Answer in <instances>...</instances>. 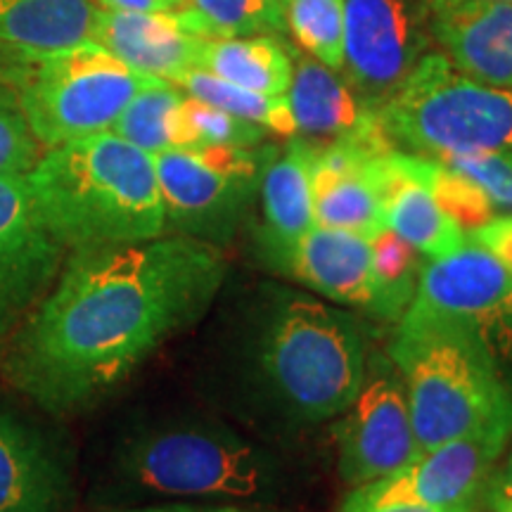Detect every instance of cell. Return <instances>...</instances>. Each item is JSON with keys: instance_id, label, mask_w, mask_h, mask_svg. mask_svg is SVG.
<instances>
[{"instance_id": "cell-38", "label": "cell", "mask_w": 512, "mask_h": 512, "mask_svg": "<svg viewBox=\"0 0 512 512\" xmlns=\"http://www.w3.org/2000/svg\"><path fill=\"white\" fill-rule=\"evenodd\" d=\"M489 3H512V0H489Z\"/></svg>"}, {"instance_id": "cell-5", "label": "cell", "mask_w": 512, "mask_h": 512, "mask_svg": "<svg viewBox=\"0 0 512 512\" xmlns=\"http://www.w3.org/2000/svg\"><path fill=\"white\" fill-rule=\"evenodd\" d=\"M387 356L406 387L420 451L489 427H512V399L470 339L408 306Z\"/></svg>"}, {"instance_id": "cell-20", "label": "cell", "mask_w": 512, "mask_h": 512, "mask_svg": "<svg viewBox=\"0 0 512 512\" xmlns=\"http://www.w3.org/2000/svg\"><path fill=\"white\" fill-rule=\"evenodd\" d=\"M287 102L297 126V136L309 140H337L370 131L380 121L377 114L351 91L335 69L313 57L294 62Z\"/></svg>"}, {"instance_id": "cell-18", "label": "cell", "mask_w": 512, "mask_h": 512, "mask_svg": "<svg viewBox=\"0 0 512 512\" xmlns=\"http://www.w3.org/2000/svg\"><path fill=\"white\" fill-rule=\"evenodd\" d=\"M69 472L36 427L0 406V512H60Z\"/></svg>"}, {"instance_id": "cell-32", "label": "cell", "mask_w": 512, "mask_h": 512, "mask_svg": "<svg viewBox=\"0 0 512 512\" xmlns=\"http://www.w3.org/2000/svg\"><path fill=\"white\" fill-rule=\"evenodd\" d=\"M465 176L496 209V214H512V159L484 152H453V155L430 157Z\"/></svg>"}, {"instance_id": "cell-24", "label": "cell", "mask_w": 512, "mask_h": 512, "mask_svg": "<svg viewBox=\"0 0 512 512\" xmlns=\"http://www.w3.org/2000/svg\"><path fill=\"white\" fill-rule=\"evenodd\" d=\"M185 93L169 81L147 86L126 105L112 133L140 147L147 155L195 147L183 117Z\"/></svg>"}, {"instance_id": "cell-34", "label": "cell", "mask_w": 512, "mask_h": 512, "mask_svg": "<svg viewBox=\"0 0 512 512\" xmlns=\"http://www.w3.org/2000/svg\"><path fill=\"white\" fill-rule=\"evenodd\" d=\"M482 501L486 508H496V505L512 503V448L505 458V463L491 472L489 482H486V489L482 494Z\"/></svg>"}, {"instance_id": "cell-2", "label": "cell", "mask_w": 512, "mask_h": 512, "mask_svg": "<svg viewBox=\"0 0 512 512\" xmlns=\"http://www.w3.org/2000/svg\"><path fill=\"white\" fill-rule=\"evenodd\" d=\"M245 406L266 425L313 427L354 403L366 377L361 323L306 292L261 285L238 342Z\"/></svg>"}, {"instance_id": "cell-23", "label": "cell", "mask_w": 512, "mask_h": 512, "mask_svg": "<svg viewBox=\"0 0 512 512\" xmlns=\"http://www.w3.org/2000/svg\"><path fill=\"white\" fill-rule=\"evenodd\" d=\"M204 72L264 95H287L294 62L283 43L271 36L209 38L200 64Z\"/></svg>"}, {"instance_id": "cell-11", "label": "cell", "mask_w": 512, "mask_h": 512, "mask_svg": "<svg viewBox=\"0 0 512 512\" xmlns=\"http://www.w3.org/2000/svg\"><path fill=\"white\" fill-rule=\"evenodd\" d=\"M512 439V427H489L446 441L403 465L392 475L356 486L342 512H366L387 505H425V508L472 512L498 458Z\"/></svg>"}, {"instance_id": "cell-37", "label": "cell", "mask_w": 512, "mask_h": 512, "mask_svg": "<svg viewBox=\"0 0 512 512\" xmlns=\"http://www.w3.org/2000/svg\"><path fill=\"white\" fill-rule=\"evenodd\" d=\"M366 512H451V510L425 508V505H387V508H375V510H366Z\"/></svg>"}, {"instance_id": "cell-35", "label": "cell", "mask_w": 512, "mask_h": 512, "mask_svg": "<svg viewBox=\"0 0 512 512\" xmlns=\"http://www.w3.org/2000/svg\"><path fill=\"white\" fill-rule=\"evenodd\" d=\"M117 512H256L249 508H240L233 503H190V501H166V503H150L136 505Z\"/></svg>"}, {"instance_id": "cell-9", "label": "cell", "mask_w": 512, "mask_h": 512, "mask_svg": "<svg viewBox=\"0 0 512 512\" xmlns=\"http://www.w3.org/2000/svg\"><path fill=\"white\" fill-rule=\"evenodd\" d=\"M411 306L470 339L512 399V275L496 256L467 238L427 261Z\"/></svg>"}, {"instance_id": "cell-10", "label": "cell", "mask_w": 512, "mask_h": 512, "mask_svg": "<svg viewBox=\"0 0 512 512\" xmlns=\"http://www.w3.org/2000/svg\"><path fill=\"white\" fill-rule=\"evenodd\" d=\"M432 41V0H344V81L375 114Z\"/></svg>"}, {"instance_id": "cell-4", "label": "cell", "mask_w": 512, "mask_h": 512, "mask_svg": "<svg viewBox=\"0 0 512 512\" xmlns=\"http://www.w3.org/2000/svg\"><path fill=\"white\" fill-rule=\"evenodd\" d=\"M121 489L140 498L207 503L273 501L285 463L266 444L219 420H171L124 439L114 456Z\"/></svg>"}, {"instance_id": "cell-30", "label": "cell", "mask_w": 512, "mask_h": 512, "mask_svg": "<svg viewBox=\"0 0 512 512\" xmlns=\"http://www.w3.org/2000/svg\"><path fill=\"white\" fill-rule=\"evenodd\" d=\"M183 117L195 145H226V147H259L268 136L266 128L252 124L233 114L211 107L185 95Z\"/></svg>"}, {"instance_id": "cell-21", "label": "cell", "mask_w": 512, "mask_h": 512, "mask_svg": "<svg viewBox=\"0 0 512 512\" xmlns=\"http://www.w3.org/2000/svg\"><path fill=\"white\" fill-rule=\"evenodd\" d=\"M392 152L394 147L354 169L337 171V174L311 169L316 226L347 230L368 240L382 233L387 228L384 202H387L389 176H392L389 171Z\"/></svg>"}, {"instance_id": "cell-31", "label": "cell", "mask_w": 512, "mask_h": 512, "mask_svg": "<svg viewBox=\"0 0 512 512\" xmlns=\"http://www.w3.org/2000/svg\"><path fill=\"white\" fill-rule=\"evenodd\" d=\"M41 150L15 91L0 81V176H29Z\"/></svg>"}, {"instance_id": "cell-8", "label": "cell", "mask_w": 512, "mask_h": 512, "mask_svg": "<svg viewBox=\"0 0 512 512\" xmlns=\"http://www.w3.org/2000/svg\"><path fill=\"white\" fill-rule=\"evenodd\" d=\"M268 152L271 145H195L152 157L166 233L228 245L252 207Z\"/></svg>"}, {"instance_id": "cell-27", "label": "cell", "mask_w": 512, "mask_h": 512, "mask_svg": "<svg viewBox=\"0 0 512 512\" xmlns=\"http://www.w3.org/2000/svg\"><path fill=\"white\" fill-rule=\"evenodd\" d=\"M183 15L204 38L285 34L283 0H185Z\"/></svg>"}, {"instance_id": "cell-40", "label": "cell", "mask_w": 512, "mask_h": 512, "mask_svg": "<svg viewBox=\"0 0 512 512\" xmlns=\"http://www.w3.org/2000/svg\"><path fill=\"white\" fill-rule=\"evenodd\" d=\"M283 3H285V0H283Z\"/></svg>"}, {"instance_id": "cell-13", "label": "cell", "mask_w": 512, "mask_h": 512, "mask_svg": "<svg viewBox=\"0 0 512 512\" xmlns=\"http://www.w3.org/2000/svg\"><path fill=\"white\" fill-rule=\"evenodd\" d=\"M64 252L38 216L27 176H0V339L46 297Z\"/></svg>"}, {"instance_id": "cell-16", "label": "cell", "mask_w": 512, "mask_h": 512, "mask_svg": "<svg viewBox=\"0 0 512 512\" xmlns=\"http://www.w3.org/2000/svg\"><path fill=\"white\" fill-rule=\"evenodd\" d=\"M316 143L292 136L285 147H271L261 171L259 197V252L271 271L280 266L285 254L316 226L313 219L311 169Z\"/></svg>"}, {"instance_id": "cell-26", "label": "cell", "mask_w": 512, "mask_h": 512, "mask_svg": "<svg viewBox=\"0 0 512 512\" xmlns=\"http://www.w3.org/2000/svg\"><path fill=\"white\" fill-rule=\"evenodd\" d=\"M370 245H373V302L368 313L399 323L413 304L427 259L389 228L370 238Z\"/></svg>"}, {"instance_id": "cell-28", "label": "cell", "mask_w": 512, "mask_h": 512, "mask_svg": "<svg viewBox=\"0 0 512 512\" xmlns=\"http://www.w3.org/2000/svg\"><path fill=\"white\" fill-rule=\"evenodd\" d=\"M287 29L325 67L342 72L344 0H285Z\"/></svg>"}, {"instance_id": "cell-39", "label": "cell", "mask_w": 512, "mask_h": 512, "mask_svg": "<svg viewBox=\"0 0 512 512\" xmlns=\"http://www.w3.org/2000/svg\"><path fill=\"white\" fill-rule=\"evenodd\" d=\"M475 512H479V510H475Z\"/></svg>"}, {"instance_id": "cell-14", "label": "cell", "mask_w": 512, "mask_h": 512, "mask_svg": "<svg viewBox=\"0 0 512 512\" xmlns=\"http://www.w3.org/2000/svg\"><path fill=\"white\" fill-rule=\"evenodd\" d=\"M204 38L192 29L183 10L169 12H98L93 43L131 67L133 72L176 83L200 64Z\"/></svg>"}, {"instance_id": "cell-17", "label": "cell", "mask_w": 512, "mask_h": 512, "mask_svg": "<svg viewBox=\"0 0 512 512\" xmlns=\"http://www.w3.org/2000/svg\"><path fill=\"white\" fill-rule=\"evenodd\" d=\"M275 273L335 304L368 311L373 302V245L347 230L313 226L285 254Z\"/></svg>"}, {"instance_id": "cell-12", "label": "cell", "mask_w": 512, "mask_h": 512, "mask_svg": "<svg viewBox=\"0 0 512 512\" xmlns=\"http://www.w3.org/2000/svg\"><path fill=\"white\" fill-rule=\"evenodd\" d=\"M339 418V475L354 489L392 475L422 453L406 387L387 354L368 358L361 389Z\"/></svg>"}, {"instance_id": "cell-36", "label": "cell", "mask_w": 512, "mask_h": 512, "mask_svg": "<svg viewBox=\"0 0 512 512\" xmlns=\"http://www.w3.org/2000/svg\"><path fill=\"white\" fill-rule=\"evenodd\" d=\"M98 5L117 12H169L183 8L185 0H98Z\"/></svg>"}, {"instance_id": "cell-1", "label": "cell", "mask_w": 512, "mask_h": 512, "mask_svg": "<svg viewBox=\"0 0 512 512\" xmlns=\"http://www.w3.org/2000/svg\"><path fill=\"white\" fill-rule=\"evenodd\" d=\"M226 275L221 247L183 235L72 252L10 335L5 375L50 413L88 406L192 328Z\"/></svg>"}, {"instance_id": "cell-6", "label": "cell", "mask_w": 512, "mask_h": 512, "mask_svg": "<svg viewBox=\"0 0 512 512\" xmlns=\"http://www.w3.org/2000/svg\"><path fill=\"white\" fill-rule=\"evenodd\" d=\"M0 81L15 91L43 150L112 131L140 91L162 79L133 72L88 41L55 53H0Z\"/></svg>"}, {"instance_id": "cell-22", "label": "cell", "mask_w": 512, "mask_h": 512, "mask_svg": "<svg viewBox=\"0 0 512 512\" xmlns=\"http://www.w3.org/2000/svg\"><path fill=\"white\" fill-rule=\"evenodd\" d=\"M98 0H0V53H55L93 41Z\"/></svg>"}, {"instance_id": "cell-33", "label": "cell", "mask_w": 512, "mask_h": 512, "mask_svg": "<svg viewBox=\"0 0 512 512\" xmlns=\"http://www.w3.org/2000/svg\"><path fill=\"white\" fill-rule=\"evenodd\" d=\"M475 245L484 247L491 256L501 261L505 271L512 275V214H498L484 226L467 233Z\"/></svg>"}, {"instance_id": "cell-7", "label": "cell", "mask_w": 512, "mask_h": 512, "mask_svg": "<svg viewBox=\"0 0 512 512\" xmlns=\"http://www.w3.org/2000/svg\"><path fill=\"white\" fill-rule=\"evenodd\" d=\"M396 150L418 157L484 152L512 159V88L467 79L430 50L377 110Z\"/></svg>"}, {"instance_id": "cell-25", "label": "cell", "mask_w": 512, "mask_h": 512, "mask_svg": "<svg viewBox=\"0 0 512 512\" xmlns=\"http://www.w3.org/2000/svg\"><path fill=\"white\" fill-rule=\"evenodd\" d=\"M174 86L181 88L190 98L207 102L211 107H219V110L233 114V117L252 121V124L266 128L268 133H278V136L285 138L297 136L290 102H287L285 95L247 91V88L223 81L200 67H192L178 76Z\"/></svg>"}, {"instance_id": "cell-29", "label": "cell", "mask_w": 512, "mask_h": 512, "mask_svg": "<svg viewBox=\"0 0 512 512\" xmlns=\"http://www.w3.org/2000/svg\"><path fill=\"white\" fill-rule=\"evenodd\" d=\"M418 171L434 195V200L444 207L448 216H453L460 223L465 233H472L475 228L484 226L486 221L498 216L496 209L491 207V202L486 200V195L475 183L451 171L448 166L437 162V159L418 157Z\"/></svg>"}, {"instance_id": "cell-15", "label": "cell", "mask_w": 512, "mask_h": 512, "mask_svg": "<svg viewBox=\"0 0 512 512\" xmlns=\"http://www.w3.org/2000/svg\"><path fill=\"white\" fill-rule=\"evenodd\" d=\"M432 34L467 79L512 88V3L432 0Z\"/></svg>"}, {"instance_id": "cell-3", "label": "cell", "mask_w": 512, "mask_h": 512, "mask_svg": "<svg viewBox=\"0 0 512 512\" xmlns=\"http://www.w3.org/2000/svg\"><path fill=\"white\" fill-rule=\"evenodd\" d=\"M27 183L43 226L67 252L166 235L155 159L112 131L43 150Z\"/></svg>"}, {"instance_id": "cell-19", "label": "cell", "mask_w": 512, "mask_h": 512, "mask_svg": "<svg viewBox=\"0 0 512 512\" xmlns=\"http://www.w3.org/2000/svg\"><path fill=\"white\" fill-rule=\"evenodd\" d=\"M389 188L384 202V223L392 233L418 249L427 261L444 259L467 242L460 223L448 216L444 207L422 181L418 157L396 150L389 157Z\"/></svg>"}]
</instances>
